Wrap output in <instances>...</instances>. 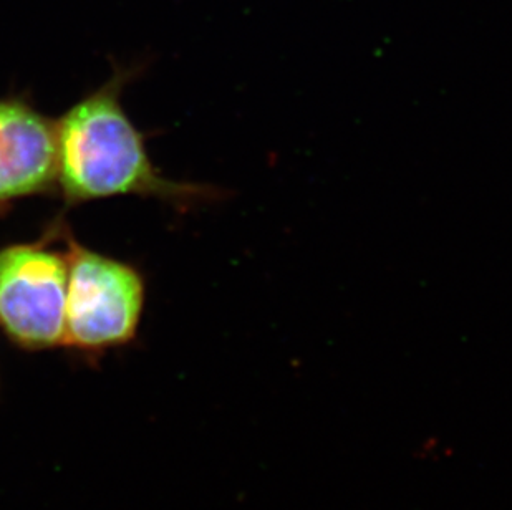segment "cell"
I'll return each instance as SVG.
<instances>
[{"label": "cell", "instance_id": "cell-4", "mask_svg": "<svg viewBox=\"0 0 512 510\" xmlns=\"http://www.w3.org/2000/svg\"><path fill=\"white\" fill-rule=\"evenodd\" d=\"M57 186V123L22 98L0 100V209Z\"/></svg>", "mask_w": 512, "mask_h": 510}, {"label": "cell", "instance_id": "cell-2", "mask_svg": "<svg viewBox=\"0 0 512 510\" xmlns=\"http://www.w3.org/2000/svg\"><path fill=\"white\" fill-rule=\"evenodd\" d=\"M68 285L63 345L103 352L133 340L145 305V280L131 265L67 237Z\"/></svg>", "mask_w": 512, "mask_h": 510}, {"label": "cell", "instance_id": "cell-1", "mask_svg": "<svg viewBox=\"0 0 512 510\" xmlns=\"http://www.w3.org/2000/svg\"><path fill=\"white\" fill-rule=\"evenodd\" d=\"M131 73L116 68L105 85L57 121L58 186L68 204L136 194L173 204L218 198L211 186L178 183L156 169L145 141L121 105Z\"/></svg>", "mask_w": 512, "mask_h": 510}, {"label": "cell", "instance_id": "cell-3", "mask_svg": "<svg viewBox=\"0 0 512 510\" xmlns=\"http://www.w3.org/2000/svg\"><path fill=\"white\" fill-rule=\"evenodd\" d=\"M67 254L47 242L0 251V327L25 350L63 345L67 312Z\"/></svg>", "mask_w": 512, "mask_h": 510}]
</instances>
